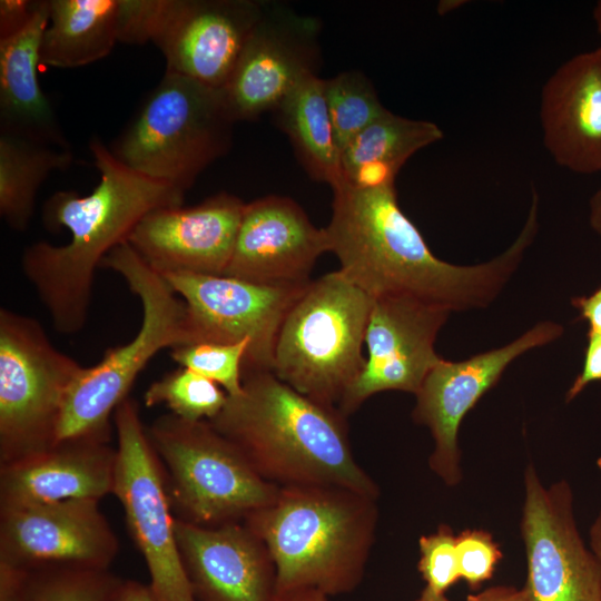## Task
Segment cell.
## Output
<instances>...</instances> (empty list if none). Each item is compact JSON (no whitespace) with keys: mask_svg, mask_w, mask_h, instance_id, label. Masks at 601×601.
I'll list each match as a JSON object with an SVG mask.
<instances>
[{"mask_svg":"<svg viewBox=\"0 0 601 601\" xmlns=\"http://www.w3.org/2000/svg\"><path fill=\"white\" fill-rule=\"evenodd\" d=\"M48 22L49 2L41 0L21 32L0 40V131L70 149L38 80L41 40Z\"/></svg>","mask_w":601,"mask_h":601,"instance_id":"23","label":"cell"},{"mask_svg":"<svg viewBox=\"0 0 601 601\" xmlns=\"http://www.w3.org/2000/svg\"><path fill=\"white\" fill-rule=\"evenodd\" d=\"M450 312L415 298L373 299L365 332L367 357L337 408L347 417L368 397L385 391L416 394L441 357L434 349Z\"/></svg>","mask_w":601,"mask_h":601,"instance_id":"15","label":"cell"},{"mask_svg":"<svg viewBox=\"0 0 601 601\" xmlns=\"http://www.w3.org/2000/svg\"><path fill=\"white\" fill-rule=\"evenodd\" d=\"M325 80V98L339 154L386 108L371 80L358 70L343 71Z\"/></svg>","mask_w":601,"mask_h":601,"instance_id":"29","label":"cell"},{"mask_svg":"<svg viewBox=\"0 0 601 601\" xmlns=\"http://www.w3.org/2000/svg\"><path fill=\"white\" fill-rule=\"evenodd\" d=\"M114 601H156L149 585L134 580L120 583Z\"/></svg>","mask_w":601,"mask_h":601,"instance_id":"40","label":"cell"},{"mask_svg":"<svg viewBox=\"0 0 601 601\" xmlns=\"http://www.w3.org/2000/svg\"><path fill=\"white\" fill-rule=\"evenodd\" d=\"M26 571L19 601H114L122 582L109 569L60 565Z\"/></svg>","mask_w":601,"mask_h":601,"instance_id":"28","label":"cell"},{"mask_svg":"<svg viewBox=\"0 0 601 601\" xmlns=\"http://www.w3.org/2000/svg\"><path fill=\"white\" fill-rule=\"evenodd\" d=\"M376 501L336 485L279 486L275 500L244 523L272 555L277 591L342 594L363 579L378 520Z\"/></svg>","mask_w":601,"mask_h":601,"instance_id":"4","label":"cell"},{"mask_svg":"<svg viewBox=\"0 0 601 601\" xmlns=\"http://www.w3.org/2000/svg\"><path fill=\"white\" fill-rule=\"evenodd\" d=\"M464 3V1H455V0H449V1H441L437 6V12L440 14H446L447 12H451L452 10L461 7Z\"/></svg>","mask_w":601,"mask_h":601,"instance_id":"45","label":"cell"},{"mask_svg":"<svg viewBox=\"0 0 601 601\" xmlns=\"http://www.w3.org/2000/svg\"><path fill=\"white\" fill-rule=\"evenodd\" d=\"M180 558L196 601H276V568L244 523L205 528L176 519Z\"/></svg>","mask_w":601,"mask_h":601,"instance_id":"20","label":"cell"},{"mask_svg":"<svg viewBox=\"0 0 601 601\" xmlns=\"http://www.w3.org/2000/svg\"><path fill=\"white\" fill-rule=\"evenodd\" d=\"M540 124L545 149L575 174H601V46L574 55L541 90Z\"/></svg>","mask_w":601,"mask_h":601,"instance_id":"21","label":"cell"},{"mask_svg":"<svg viewBox=\"0 0 601 601\" xmlns=\"http://www.w3.org/2000/svg\"><path fill=\"white\" fill-rule=\"evenodd\" d=\"M89 148L100 179L90 194L56 191L45 204L49 230L66 227L70 240L56 246L38 242L24 248L21 266L62 334L81 331L87 322L93 277L104 258L128 242L150 211L183 206L185 193L145 176L125 164L99 138Z\"/></svg>","mask_w":601,"mask_h":601,"instance_id":"2","label":"cell"},{"mask_svg":"<svg viewBox=\"0 0 601 601\" xmlns=\"http://www.w3.org/2000/svg\"><path fill=\"white\" fill-rule=\"evenodd\" d=\"M208 422L269 483L336 485L380 496L354 456L339 410L300 394L272 371L244 372L242 391L228 395Z\"/></svg>","mask_w":601,"mask_h":601,"instance_id":"3","label":"cell"},{"mask_svg":"<svg viewBox=\"0 0 601 601\" xmlns=\"http://www.w3.org/2000/svg\"><path fill=\"white\" fill-rule=\"evenodd\" d=\"M326 598V594L309 588L277 591L276 594V601H327Z\"/></svg>","mask_w":601,"mask_h":601,"instance_id":"41","label":"cell"},{"mask_svg":"<svg viewBox=\"0 0 601 601\" xmlns=\"http://www.w3.org/2000/svg\"><path fill=\"white\" fill-rule=\"evenodd\" d=\"M321 30L317 17L264 1L228 80L219 89L234 122L273 111L299 80L317 75Z\"/></svg>","mask_w":601,"mask_h":601,"instance_id":"12","label":"cell"},{"mask_svg":"<svg viewBox=\"0 0 601 601\" xmlns=\"http://www.w3.org/2000/svg\"><path fill=\"white\" fill-rule=\"evenodd\" d=\"M98 500L0 508V561L23 570L109 569L119 544Z\"/></svg>","mask_w":601,"mask_h":601,"instance_id":"16","label":"cell"},{"mask_svg":"<svg viewBox=\"0 0 601 601\" xmlns=\"http://www.w3.org/2000/svg\"><path fill=\"white\" fill-rule=\"evenodd\" d=\"M372 305L338 269L311 280L283 321L272 372L308 398L337 407L364 368Z\"/></svg>","mask_w":601,"mask_h":601,"instance_id":"6","label":"cell"},{"mask_svg":"<svg viewBox=\"0 0 601 601\" xmlns=\"http://www.w3.org/2000/svg\"><path fill=\"white\" fill-rule=\"evenodd\" d=\"M466 601H528L526 592L513 587H493L475 595H469Z\"/></svg>","mask_w":601,"mask_h":601,"instance_id":"39","label":"cell"},{"mask_svg":"<svg viewBox=\"0 0 601 601\" xmlns=\"http://www.w3.org/2000/svg\"><path fill=\"white\" fill-rule=\"evenodd\" d=\"M524 487L528 601H601V566L578 529L569 483L545 487L529 465Z\"/></svg>","mask_w":601,"mask_h":601,"instance_id":"13","label":"cell"},{"mask_svg":"<svg viewBox=\"0 0 601 601\" xmlns=\"http://www.w3.org/2000/svg\"><path fill=\"white\" fill-rule=\"evenodd\" d=\"M81 368L37 319L0 309V464L56 443L66 395Z\"/></svg>","mask_w":601,"mask_h":601,"instance_id":"9","label":"cell"},{"mask_svg":"<svg viewBox=\"0 0 601 601\" xmlns=\"http://www.w3.org/2000/svg\"><path fill=\"white\" fill-rule=\"evenodd\" d=\"M589 221L591 228L601 236V184L590 199Z\"/></svg>","mask_w":601,"mask_h":601,"instance_id":"42","label":"cell"},{"mask_svg":"<svg viewBox=\"0 0 601 601\" xmlns=\"http://www.w3.org/2000/svg\"><path fill=\"white\" fill-rule=\"evenodd\" d=\"M162 276L186 305L184 345L249 339L243 373L272 371L283 321L311 282L265 285L226 275Z\"/></svg>","mask_w":601,"mask_h":601,"instance_id":"11","label":"cell"},{"mask_svg":"<svg viewBox=\"0 0 601 601\" xmlns=\"http://www.w3.org/2000/svg\"><path fill=\"white\" fill-rule=\"evenodd\" d=\"M597 466L601 472V456L597 460Z\"/></svg>","mask_w":601,"mask_h":601,"instance_id":"47","label":"cell"},{"mask_svg":"<svg viewBox=\"0 0 601 601\" xmlns=\"http://www.w3.org/2000/svg\"><path fill=\"white\" fill-rule=\"evenodd\" d=\"M460 579L472 589L489 580L502 558L501 550L489 532L466 530L456 536Z\"/></svg>","mask_w":601,"mask_h":601,"instance_id":"33","label":"cell"},{"mask_svg":"<svg viewBox=\"0 0 601 601\" xmlns=\"http://www.w3.org/2000/svg\"><path fill=\"white\" fill-rule=\"evenodd\" d=\"M333 189L332 217L324 227L338 270L371 298L405 296L449 312L490 304L521 262L538 231L531 209L515 242L493 260L457 266L437 258L401 209L395 185Z\"/></svg>","mask_w":601,"mask_h":601,"instance_id":"1","label":"cell"},{"mask_svg":"<svg viewBox=\"0 0 601 601\" xmlns=\"http://www.w3.org/2000/svg\"><path fill=\"white\" fill-rule=\"evenodd\" d=\"M117 464L112 494L125 511L129 533L144 556L156 601H196L176 539L161 462L127 397L115 410Z\"/></svg>","mask_w":601,"mask_h":601,"instance_id":"10","label":"cell"},{"mask_svg":"<svg viewBox=\"0 0 601 601\" xmlns=\"http://www.w3.org/2000/svg\"><path fill=\"white\" fill-rule=\"evenodd\" d=\"M571 304L587 322L588 331L601 333V286L590 295L572 298Z\"/></svg>","mask_w":601,"mask_h":601,"instance_id":"38","label":"cell"},{"mask_svg":"<svg viewBox=\"0 0 601 601\" xmlns=\"http://www.w3.org/2000/svg\"><path fill=\"white\" fill-rule=\"evenodd\" d=\"M249 339L238 343H194L171 348V358L180 365L218 384L228 395L243 386V364Z\"/></svg>","mask_w":601,"mask_h":601,"instance_id":"31","label":"cell"},{"mask_svg":"<svg viewBox=\"0 0 601 601\" xmlns=\"http://www.w3.org/2000/svg\"><path fill=\"white\" fill-rule=\"evenodd\" d=\"M164 0H118V42H151Z\"/></svg>","mask_w":601,"mask_h":601,"instance_id":"34","label":"cell"},{"mask_svg":"<svg viewBox=\"0 0 601 601\" xmlns=\"http://www.w3.org/2000/svg\"><path fill=\"white\" fill-rule=\"evenodd\" d=\"M42 65L77 68L108 56L118 42V0H48Z\"/></svg>","mask_w":601,"mask_h":601,"instance_id":"25","label":"cell"},{"mask_svg":"<svg viewBox=\"0 0 601 601\" xmlns=\"http://www.w3.org/2000/svg\"><path fill=\"white\" fill-rule=\"evenodd\" d=\"M592 18L595 24L597 32L601 37V0L595 3L592 11Z\"/></svg>","mask_w":601,"mask_h":601,"instance_id":"46","label":"cell"},{"mask_svg":"<svg viewBox=\"0 0 601 601\" xmlns=\"http://www.w3.org/2000/svg\"><path fill=\"white\" fill-rule=\"evenodd\" d=\"M100 267L118 273L139 298L141 325L131 341L110 347L96 365L81 368L66 395L56 443L110 437V416L128 397L138 374L159 351L186 343L185 302L128 242L114 248Z\"/></svg>","mask_w":601,"mask_h":601,"instance_id":"5","label":"cell"},{"mask_svg":"<svg viewBox=\"0 0 601 601\" xmlns=\"http://www.w3.org/2000/svg\"><path fill=\"white\" fill-rule=\"evenodd\" d=\"M263 4L257 0H164L151 42L165 58V71L223 88Z\"/></svg>","mask_w":601,"mask_h":601,"instance_id":"17","label":"cell"},{"mask_svg":"<svg viewBox=\"0 0 601 601\" xmlns=\"http://www.w3.org/2000/svg\"><path fill=\"white\" fill-rule=\"evenodd\" d=\"M415 601H450L444 594L434 593L425 588Z\"/></svg>","mask_w":601,"mask_h":601,"instance_id":"44","label":"cell"},{"mask_svg":"<svg viewBox=\"0 0 601 601\" xmlns=\"http://www.w3.org/2000/svg\"><path fill=\"white\" fill-rule=\"evenodd\" d=\"M595 382L601 383V333L588 331L582 368L566 392V402Z\"/></svg>","mask_w":601,"mask_h":601,"instance_id":"35","label":"cell"},{"mask_svg":"<svg viewBox=\"0 0 601 601\" xmlns=\"http://www.w3.org/2000/svg\"><path fill=\"white\" fill-rule=\"evenodd\" d=\"M219 89L165 71L111 152L129 168L186 193L231 146Z\"/></svg>","mask_w":601,"mask_h":601,"instance_id":"7","label":"cell"},{"mask_svg":"<svg viewBox=\"0 0 601 601\" xmlns=\"http://www.w3.org/2000/svg\"><path fill=\"white\" fill-rule=\"evenodd\" d=\"M147 434L164 467L176 519L205 528L244 522L278 493L279 486L259 476L208 421L170 413L156 418Z\"/></svg>","mask_w":601,"mask_h":601,"instance_id":"8","label":"cell"},{"mask_svg":"<svg viewBox=\"0 0 601 601\" xmlns=\"http://www.w3.org/2000/svg\"><path fill=\"white\" fill-rule=\"evenodd\" d=\"M39 1L1 0L0 1V40L21 32L32 20Z\"/></svg>","mask_w":601,"mask_h":601,"instance_id":"36","label":"cell"},{"mask_svg":"<svg viewBox=\"0 0 601 601\" xmlns=\"http://www.w3.org/2000/svg\"><path fill=\"white\" fill-rule=\"evenodd\" d=\"M27 571L0 561V601H19Z\"/></svg>","mask_w":601,"mask_h":601,"instance_id":"37","label":"cell"},{"mask_svg":"<svg viewBox=\"0 0 601 601\" xmlns=\"http://www.w3.org/2000/svg\"><path fill=\"white\" fill-rule=\"evenodd\" d=\"M117 447L110 437L83 436L0 464V508L112 494Z\"/></svg>","mask_w":601,"mask_h":601,"instance_id":"22","label":"cell"},{"mask_svg":"<svg viewBox=\"0 0 601 601\" xmlns=\"http://www.w3.org/2000/svg\"><path fill=\"white\" fill-rule=\"evenodd\" d=\"M325 252V229L292 198L268 195L245 204L224 275L265 285L304 284Z\"/></svg>","mask_w":601,"mask_h":601,"instance_id":"19","label":"cell"},{"mask_svg":"<svg viewBox=\"0 0 601 601\" xmlns=\"http://www.w3.org/2000/svg\"><path fill=\"white\" fill-rule=\"evenodd\" d=\"M245 204L221 191L191 207L157 208L138 223L128 243L160 275H224Z\"/></svg>","mask_w":601,"mask_h":601,"instance_id":"18","label":"cell"},{"mask_svg":"<svg viewBox=\"0 0 601 601\" xmlns=\"http://www.w3.org/2000/svg\"><path fill=\"white\" fill-rule=\"evenodd\" d=\"M590 548L598 558L601 566V510L590 529Z\"/></svg>","mask_w":601,"mask_h":601,"instance_id":"43","label":"cell"},{"mask_svg":"<svg viewBox=\"0 0 601 601\" xmlns=\"http://www.w3.org/2000/svg\"><path fill=\"white\" fill-rule=\"evenodd\" d=\"M298 161L314 180L332 188L342 181L341 154L325 98V80L308 75L272 111Z\"/></svg>","mask_w":601,"mask_h":601,"instance_id":"26","label":"cell"},{"mask_svg":"<svg viewBox=\"0 0 601 601\" xmlns=\"http://www.w3.org/2000/svg\"><path fill=\"white\" fill-rule=\"evenodd\" d=\"M561 325L542 322L512 343L461 362L440 359L415 394L413 420L427 426L434 440L431 470L450 486L462 480L460 425L480 398L500 380L506 366L526 351L562 335Z\"/></svg>","mask_w":601,"mask_h":601,"instance_id":"14","label":"cell"},{"mask_svg":"<svg viewBox=\"0 0 601 601\" xmlns=\"http://www.w3.org/2000/svg\"><path fill=\"white\" fill-rule=\"evenodd\" d=\"M228 394L215 382L185 367L166 374L146 390V406L164 404L179 418L210 421L219 414Z\"/></svg>","mask_w":601,"mask_h":601,"instance_id":"30","label":"cell"},{"mask_svg":"<svg viewBox=\"0 0 601 601\" xmlns=\"http://www.w3.org/2000/svg\"><path fill=\"white\" fill-rule=\"evenodd\" d=\"M443 137L432 121L405 118L386 109L343 150L341 183L358 188L394 185L400 169L415 152Z\"/></svg>","mask_w":601,"mask_h":601,"instance_id":"24","label":"cell"},{"mask_svg":"<svg viewBox=\"0 0 601 601\" xmlns=\"http://www.w3.org/2000/svg\"><path fill=\"white\" fill-rule=\"evenodd\" d=\"M72 161L70 149L0 131V214L10 228L27 229L42 183L52 171L65 170Z\"/></svg>","mask_w":601,"mask_h":601,"instance_id":"27","label":"cell"},{"mask_svg":"<svg viewBox=\"0 0 601 601\" xmlns=\"http://www.w3.org/2000/svg\"><path fill=\"white\" fill-rule=\"evenodd\" d=\"M455 542L456 536L447 525L418 541V571L425 588L434 593L444 594L460 579Z\"/></svg>","mask_w":601,"mask_h":601,"instance_id":"32","label":"cell"}]
</instances>
